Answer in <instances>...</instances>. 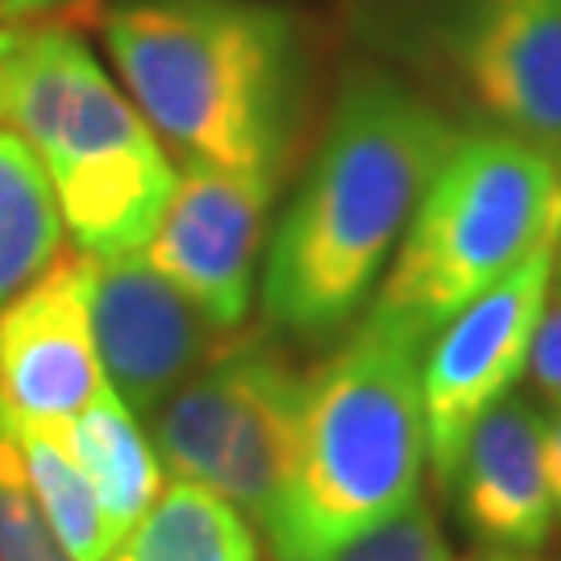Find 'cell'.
Masks as SVG:
<instances>
[{"mask_svg":"<svg viewBox=\"0 0 561 561\" xmlns=\"http://www.w3.org/2000/svg\"><path fill=\"white\" fill-rule=\"evenodd\" d=\"M101 38L125 96L180 159L279 196L329 113L317 30L259 0H125Z\"/></svg>","mask_w":561,"mask_h":561,"instance_id":"cell-1","label":"cell"},{"mask_svg":"<svg viewBox=\"0 0 561 561\" xmlns=\"http://www.w3.org/2000/svg\"><path fill=\"white\" fill-rule=\"evenodd\" d=\"M458 134V121L391 67H341L296 196L266 245L262 312L271 333L329 345L354 329Z\"/></svg>","mask_w":561,"mask_h":561,"instance_id":"cell-2","label":"cell"},{"mask_svg":"<svg viewBox=\"0 0 561 561\" xmlns=\"http://www.w3.org/2000/svg\"><path fill=\"white\" fill-rule=\"evenodd\" d=\"M424 341L362 312L341 345L304 375L300 428L275 561H324L421 500Z\"/></svg>","mask_w":561,"mask_h":561,"instance_id":"cell-3","label":"cell"},{"mask_svg":"<svg viewBox=\"0 0 561 561\" xmlns=\"http://www.w3.org/2000/svg\"><path fill=\"white\" fill-rule=\"evenodd\" d=\"M0 121L42 162L76 250L92 259L146 250L180 171L76 30L18 34L0 59Z\"/></svg>","mask_w":561,"mask_h":561,"instance_id":"cell-4","label":"cell"},{"mask_svg":"<svg viewBox=\"0 0 561 561\" xmlns=\"http://www.w3.org/2000/svg\"><path fill=\"white\" fill-rule=\"evenodd\" d=\"M553 229H561V162L500 129H461L366 312L428 345Z\"/></svg>","mask_w":561,"mask_h":561,"instance_id":"cell-5","label":"cell"},{"mask_svg":"<svg viewBox=\"0 0 561 561\" xmlns=\"http://www.w3.org/2000/svg\"><path fill=\"white\" fill-rule=\"evenodd\" d=\"M366 59L461 129H500L561 162V0H358Z\"/></svg>","mask_w":561,"mask_h":561,"instance_id":"cell-6","label":"cell"},{"mask_svg":"<svg viewBox=\"0 0 561 561\" xmlns=\"http://www.w3.org/2000/svg\"><path fill=\"white\" fill-rule=\"evenodd\" d=\"M304 370L287 341L238 329L150 412L154 454L171 479L229 500L271 541L291 486Z\"/></svg>","mask_w":561,"mask_h":561,"instance_id":"cell-7","label":"cell"},{"mask_svg":"<svg viewBox=\"0 0 561 561\" xmlns=\"http://www.w3.org/2000/svg\"><path fill=\"white\" fill-rule=\"evenodd\" d=\"M558 259L561 229H553L524 254L516 271H507L428 337V350L421 354V403L437 491L454 479L470 428L507 400L528 370V350L549 304Z\"/></svg>","mask_w":561,"mask_h":561,"instance_id":"cell-8","label":"cell"},{"mask_svg":"<svg viewBox=\"0 0 561 561\" xmlns=\"http://www.w3.org/2000/svg\"><path fill=\"white\" fill-rule=\"evenodd\" d=\"M275 192L213 167H180L146 259L221 337L245 329Z\"/></svg>","mask_w":561,"mask_h":561,"instance_id":"cell-9","label":"cell"},{"mask_svg":"<svg viewBox=\"0 0 561 561\" xmlns=\"http://www.w3.org/2000/svg\"><path fill=\"white\" fill-rule=\"evenodd\" d=\"M104 387L92 337V254L59 250L38 279L0 304V403L18 421L67 424Z\"/></svg>","mask_w":561,"mask_h":561,"instance_id":"cell-10","label":"cell"},{"mask_svg":"<svg viewBox=\"0 0 561 561\" xmlns=\"http://www.w3.org/2000/svg\"><path fill=\"white\" fill-rule=\"evenodd\" d=\"M92 337L104 382L138 416H150L225 341L141 250L92 259Z\"/></svg>","mask_w":561,"mask_h":561,"instance_id":"cell-11","label":"cell"},{"mask_svg":"<svg viewBox=\"0 0 561 561\" xmlns=\"http://www.w3.org/2000/svg\"><path fill=\"white\" fill-rule=\"evenodd\" d=\"M461 528L491 553H537L553 537L558 507L545 474V416L507 396L461 445L454 479Z\"/></svg>","mask_w":561,"mask_h":561,"instance_id":"cell-12","label":"cell"},{"mask_svg":"<svg viewBox=\"0 0 561 561\" xmlns=\"http://www.w3.org/2000/svg\"><path fill=\"white\" fill-rule=\"evenodd\" d=\"M62 428H67V445L92 482L113 533L125 541L129 528L150 512V503L159 500L162 491V466L154 442L141 433L138 412L121 400L113 387H104L101 396Z\"/></svg>","mask_w":561,"mask_h":561,"instance_id":"cell-13","label":"cell"},{"mask_svg":"<svg viewBox=\"0 0 561 561\" xmlns=\"http://www.w3.org/2000/svg\"><path fill=\"white\" fill-rule=\"evenodd\" d=\"M108 561H259V537L217 491L175 479Z\"/></svg>","mask_w":561,"mask_h":561,"instance_id":"cell-14","label":"cell"},{"mask_svg":"<svg viewBox=\"0 0 561 561\" xmlns=\"http://www.w3.org/2000/svg\"><path fill=\"white\" fill-rule=\"evenodd\" d=\"M13 416V412H9ZM13 433L21 445V461L34 486L46 524L55 528L59 545L71 561H108L121 549V537L104 516L92 482L67 445L62 424H34L13 416Z\"/></svg>","mask_w":561,"mask_h":561,"instance_id":"cell-15","label":"cell"},{"mask_svg":"<svg viewBox=\"0 0 561 561\" xmlns=\"http://www.w3.org/2000/svg\"><path fill=\"white\" fill-rule=\"evenodd\" d=\"M62 245V213L34 150L0 129V304L38 279Z\"/></svg>","mask_w":561,"mask_h":561,"instance_id":"cell-16","label":"cell"},{"mask_svg":"<svg viewBox=\"0 0 561 561\" xmlns=\"http://www.w3.org/2000/svg\"><path fill=\"white\" fill-rule=\"evenodd\" d=\"M0 561H71L34 500L13 416L4 403H0Z\"/></svg>","mask_w":561,"mask_h":561,"instance_id":"cell-17","label":"cell"},{"mask_svg":"<svg viewBox=\"0 0 561 561\" xmlns=\"http://www.w3.org/2000/svg\"><path fill=\"white\" fill-rule=\"evenodd\" d=\"M324 561H454V553L428 503L416 500L396 520L379 524L375 533L350 541Z\"/></svg>","mask_w":561,"mask_h":561,"instance_id":"cell-18","label":"cell"},{"mask_svg":"<svg viewBox=\"0 0 561 561\" xmlns=\"http://www.w3.org/2000/svg\"><path fill=\"white\" fill-rule=\"evenodd\" d=\"M528 375L545 400L561 408V296L545 304L541 321H537L533 350H528Z\"/></svg>","mask_w":561,"mask_h":561,"instance_id":"cell-19","label":"cell"},{"mask_svg":"<svg viewBox=\"0 0 561 561\" xmlns=\"http://www.w3.org/2000/svg\"><path fill=\"white\" fill-rule=\"evenodd\" d=\"M545 474H549V491H553V507L561 516V408L545 421Z\"/></svg>","mask_w":561,"mask_h":561,"instance_id":"cell-20","label":"cell"},{"mask_svg":"<svg viewBox=\"0 0 561 561\" xmlns=\"http://www.w3.org/2000/svg\"><path fill=\"white\" fill-rule=\"evenodd\" d=\"M71 0H0V21H18V18H38L50 9H62Z\"/></svg>","mask_w":561,"mask_h":561,"instance_id":"cell-21","label":"cell"},{"mask_svg":"<svg viewBox=\"0 0 561 561\" xmlns=\"http://www.w3.org/2000/svg\"><path fill=\"white\" fill-rule=\"evenodd\" d=\"M466 561H537V558H533V553H491V549H486V553H474V558H466Z\"/></svg>","mask_w":561,"mask_h":561,"instance_id":"cell-22","label":"cell"},{"mask_svg":"<svg viewBox=\"0 0 561 561\" xmlns=\"http://www.w3.org/2000/svg\"><path fill=\"white\" fill-rule=\"evenodd\" d=\"M13 42H18V30H0V59L13 50Z\"/></svg>","mask_w":561,"mask_h":561,"instance_id":"cell-23","label":"cell"}]
</instances>
